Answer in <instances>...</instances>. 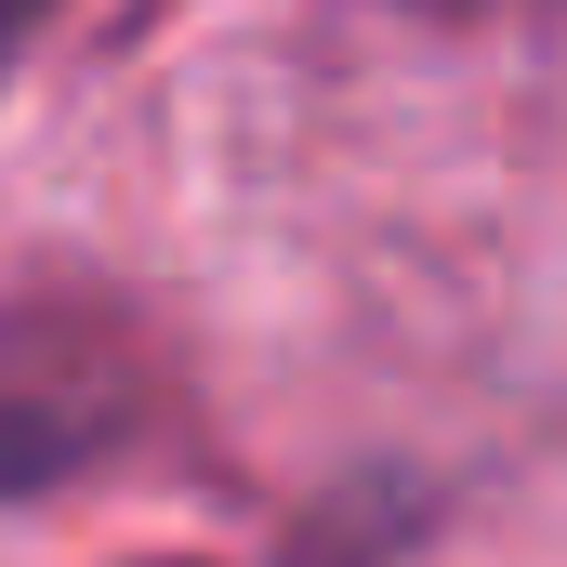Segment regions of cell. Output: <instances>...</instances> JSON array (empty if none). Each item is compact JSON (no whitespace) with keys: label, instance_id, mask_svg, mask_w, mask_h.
<instances>
[{"label":"cell","instance_id":"1","mask_svg":"<svg viewBox=\"0 0 567 567\" xmlns=\"http://www.w3.org/2000/svg\"><path fill=\"white\" fill-rule=\"evenodd\" d=\"M27 13H40V0H0V66H13V40H27Z\"/></svg>","mask_w":567,"mask_h":567}]
</instances>
